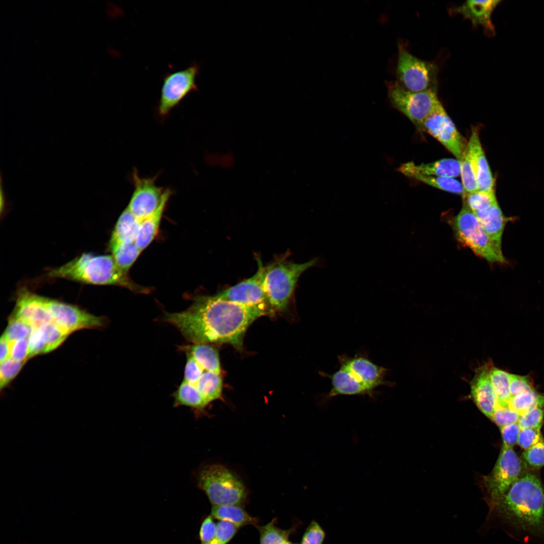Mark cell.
<instances>
[{
  "mask_svg": "<svg viewBox=\"0 0 544 544\" xmlns=\"http://www.w3.org/2000/svg\"><path fill=\"white\" fill-rule=\"evenodd\" d=\"M268 310L266 305L249 306L215 295H201L194 297L185 310L166 313L163 319L192 344L224 343L241 349L247 328Z\"/></svg>",
  "mask_w": 544,
  "mask_h": 544,
  "instance_id": "6da1fadb",
  "label": "cell"
},
{
  "mask_svg": "<svg viewBox=\"0 0 544 544\" xmlns=\"http://www.w3.org/2000/svg\"><path fill=\"white\" fill-rule=\"evenodd\" d=\"M485 526L492 522L533 536H544V491L531 474L519 477L499 500L489 506Z\"/></svg>",
  "mask_w": 544,
  "mask_h": 544,
  "instance_id": "7a4b0ae2",
  "label": "cell"
},
{
  "mask_svg": "<svg viewBox=\"0 0 544 544\" xmlns=\"http://www.w3.org/2000/svg\"><path fill=\"white\" fill-rule=\"evenodd\" d=\"M47 275L88 284L118 286L139 293L150 290L132 281L118 266L112 255L85 253L51 269Z\"/></svg>",
  "mask_w": 544,
  "mask_h": 544,
  "instance_id": "3957f363",
  "label": "cell"
},
{
  "mask_svg": "<svg viewBox=\"0 0 544 544\" xmlns=\"http://www.w3.org/2000/svg\"><path fill=\"white\" fill-rule=\"evenodd\" d=\"M319 263L318 258L301 263L281 259L263 266V288L271 309H286L301 275Z\"/></svg>",
  "mask_w": 544,
  "mask_h": 544,
  "instance_id": "277c9868",
  "label": "cell"
},
{
  "mask_svg": "<svg viewBox=\"0 0 544 544\" xmlns=\"http://www.w3.org/2000/svg\"><path fill=\"white\" fill-rule=\"evenodd\" d=\"M197 484L214 505L239 506L246 497L242 483L221 465L213 464L203 468L198 474Z\"/></svg>",
  "mask_w": 544,
  "mask_h": 544,
  "instance_id": "5b68a950",
  "label": "cell"
},
{
  "mask_svg": "<svg viewBox=\"0 0 544 544\" xmlns=\"http://www.w3.org/2000/svg\"><path fill=\"white\" fill-rule=\"evenodd\" d=\"M456 239L479 256L490 263L506 262L503 253L494 247L477 217L464 202L459 213L451 220Z\"/></svg>",
  "mask_w": 544,
  "mask_h": 544,
  "instance_id": "8992f818",
  "label": "cell"
},
{
  "mask_svg": "<svg viewBox=\"0 0 544 544\" xmlns=\"http://www.w3.org/2000/svg\"><path fill=\"white\" fill-rule=\"evenodd\" d=\"M388 97L392 106L405 116L422 133L426 118L441 103L436 90L412 92L397 82H388Z\"/></svg>",
  "mask_w": 544,
  "mask_h": 544,
  "instance_id": "52a82bcc",
  "label": "cell"
},
{
  "mask_svg": "<svg viewBox=\"0 0 544 544\" xmlns=\"http://www.w3.org/2000/svg\"><path fill=\"white\" fill-rule=\"evenodd\" d=\"M396 75L399 84L412 92L436 90L438 69L431 61L421 59L398 44Z\"/></svg>",
  "mask_w": 544,
  "mask_h": 544,
  "instance_id": "ba28073f",
  "label": "cell"
},
{
  "mask_svg": "<svg viewBox=\"0 0 544 544\" xmlns=\"http://www.w3.org/2000/svg\"><path fill=\"white\" fill-rule=\"evenodd\" d=\"M520 459L511 447L503 445L491 473L485 478L483 492L489 506L499 500L519 478Z\"/></svg>",
  "mask_w": 544,
  "mask_h": 544,
  "instance_id": "9c48e42d",
  "label": "cell"
},
{
  "mask_svg": "<svg viewBox=\"0 0 544 544\" xmlns=\"http://www.w3.org/2000/svg\"><path fill=\"white\" fill-rule=\"evenodd\" d=\"M199 70L200 66L193 63L164 76L157 109L161 116L167 115L189 93L198 90L196 79Z\"/></svg>",
  "mask_w": 544,
  "mask_h": 544,
  "instance_id": "30bf717a",
  "label": "cell"
},
{
  "mask_svg": "<svg viewBox=\"0 0 544 544\" xmlns=\"http://www.w3.org/2000/svg\"><path fill=\"white\" fill-rule=\"evenodd\" d=\"M423 130L440 142L455 159H461L467 141L459 132L441 103L425 120Z\"/></svg>",
  "mask_w": 544,
  "mask_h": 544,
  "instance_id": "8fae6325",
  "label": "cell"
},
{
  "mask_svg": "<svg viewBox=\"0 0 544 544\" xmlns=\"http://www.w3.org/2000/svg\"><path fill=\"white\" fill-rule=\"evenodd\" d=\"M132 179L134 190L126 208L142 221L159 207L165 189L156 185V177H141L137 170L133 171Z\"/></svg>",
  "mask_w": 544,
  "mask_h": 544,
  "instance_id": "7c38bea8",
  "label": "cell"
},
{
  "mask_svg": "<svg viewBox=\"0 0 544 544\" xmlns=\"http://www.w3.org/2000/svg\"><path fill=\"white\" fill-rule=\"evenodd\" d=\"M47 305L52 321L70 334L84 328L104 326L105 319L90 314L75 306L47 298Z\"/></svg>",
  "mask_w": 544,
  "mask_h": 544,
  "instance_id": "4fadbf2b",
  "label": "cell"
},
{
  "mask_svg": "<svg viewBox=\"0 0 544 544\" xmlns=\"http://www.w3.org/2000/svg\"><path fill=\"white\" fill-rule=\"evenodd\" d=\"M338 359L340 368L348 371L374 395L378 387L391 384L386 380L387 369L374 363L366 355H343L338 356Z\"/></svg>",
  "mask_w": 544,
  "mask_h": 544,
  "instance_id": "5bb4252c",
  "label": "cell"
},
{
  "mask_svg": "<svg viewBox=\"0 0 544 544\" xmlns=\"http://www.w3.org/2000/svg\"><path fill=\"white\" fill-rule=\"evenodd\" d=\"M258 266L257 270L252 276L219 292L215 296L244 305H266L270 307L263 288L264 266L260 261H258Z\"/></svg>",
  "mask_w": 544,
  "mask_h": 544,
  "instance_id": "9a60e30c",
  "label": "cell"
},
{
  "mask_svg": "<svg viewBox=\"0 0 544 544\" xmlns=\"http://www.w3.org/2000/svg\"><path fill=\"white\" fill-rule=\"evenodd\" d=\"M47 298L36 294L23 288L19 290L12 315L38 327L52 321L47 305Z\"/></svg>",
  "mask_w": 544,
  "mask_h": 544,
  "instance_id": "2e32d148",
  "label": "cell"
},
{
  "mask_svg": "<svg viewBox=\"0 0 544 544\" xmlns=\"http://www.w3.org/2000/svg\"><path fill=\"white\" fill-rule=\"evenodd\" d=\"M488 365L478 368L470 382L471 395L476 405L487 417L492 419L497 400Z\"/></svg>",
  "mask_w": 544,
  "mask_h": 544,
  "instance_id": "e0dca14e",
  "label": "cell"
},
{
  "mask_svg": "<svg viewBox=\"0 0 544 544\" xmlns=\"http://www.w3.org/2000/svg\"><path fill=\"white\" fill-rule=\"evenodd\" d=\"M500 1H467L461 5L452 9V13L459 14L469 20L472 25L481 26L489 36L495 34L492 22V14Z\"/></svg>",
  "mask_w": 544,
  "mask_h": 544,
  "instance_id": "ac0fdd59",
  "label": "cell"
},
{
  "mask_svg": "<svg viewBox=\"0 0 544 544\" xmlns=\"http://www.w3.org/2000/svg\"><path fill=\"white\" fill-rule=\"evenodd\" d=\"M467 148L472 161L479 190H494V179L480 141L479 131L476 128L471 130Z\"/></svg>",
  "mask_w": 544,
  "mask_h": 544,
  "instance_id": "d6986e66",
  "label": "cell"
},
{
  "mask_svg": "<svg viewBox=\"0 0 544 544\" xmlns=\"http://www.w3.org/2000/svg\"><path fill=\"white\" fill-rule=\"evenodd\" d=\"M321 374L329 378L331 383L330 390L321 399L322 404L341 395H368L371 397L374 396L348 371L342 368L331 374L323 372Z\"/></svg>",
  "mask_w": 544,
  "mask_h": 544,
  "instance_id": "ffe728a7",
  "label": "cell"
},
{
  "mask_svg": "<svg viewBox=\"0 0 544 544\" xmlns=\"http://www.w3.org/2000/svg\"><path fill=\"white\" fill-rule=\"evenodd\" d=\"M398 171L406 176L412 173H417L455 178L460 175V163L458 160L453 158L442 159L420 164L409 162L401 165Z\"/></svg>",
  "mask_w": 544,
  "mask_h": 544,
  "instance_id": "44dd1931",
  "label": "cell"
},
{
  "mask_svg": "<svg viewBox=\"0 0 544 544\" xmlns=\"http://www.w3.org/2000/svg\"><path fill=\"white\" fill-rule=\"evenodd\" d=\"M473 213L494 247L502 253V238L508 219L504 216L498 202L486 210Z\"/></svg>",
  "mask_w": 544,
  "mask_h": 544,
  "instance_id": "7402d4cb",
  "label": "cell"
},
{
  "mask_svg": "<svg viewBox=\"0 0 544 544\" xmlns=\"http://www.w3.org/2000/svg\"><path fill=\"white\" fill-rule=\"evenodd\" d=\"M172 193L170 189H165L159 207L153 214L142 221L135 241V244L142 251L156 237L165 208Z\"/></svg>",
  "mask_w": 544,
  "mask_h": 544,
  "instance_id": "603a6c76",
  "label": "cell"
},
{
  "mask_svg": "<svg viewBox=\"0 0 544 544\" xmlns=\"http://www.w3.org/2000/svg\"><path fill=\"white\" fill-rule=\"evenodd\" d=\"M141 222L126 208L119 216L114 228L109 248L121 244L135 242Z\"/></svg>",
  "mask_w": 544,
  "mask_h": 544,
  "instance_id": "cb8c5ba5",
  "label": "cell"
},
{
  "mask_svg": "<svg viewBox=\"0 0 544 544\" xmlns=\"http://www.w3.org/2000/svg\"><path fill=\"white\" fill-rule=\"evenodd\" d=\"M181 350L191 354L208 370L220 374L221 368L217 351L208 344H192L180 347Z\"/></svg>",
  "mask_w": 544,
  "mask_h": 544,
  "instance_id": "d4e9b609",
  "label": "cell"
},
{
  "mask_svg": "<svg viewBox=\"0 0 544 544\" xmlns=\"http://www.w3.org/2000/svg\"><path fill=\"white\" fill-rule=\"evenodd\" d=\"M211 516L221 520L230 522L237 527L249 524L255 525L257 522L256 519L236 505H214Z\"/></svg>",
  "mask_w": 544,
  "mask_h": 544,
  "instance_id": "484cf974",
  "label": "cell"
},
{
  "mask_svg": "<svg viewBox=\"0 0 544 544\" xmlns=\"http://www.w3.org/2000/svg\"><path fill=\"white\" fill-rule=\"evenodd\" d=\"M490 377L497 400V404L508 407L511 399L509 389L510 374L498 368L490 367Z\"/></svg>",
  "mask_w": 544,
  "mask_h": 544,
  "instance_id": "4316f807",
  "label": "cell"
},
{
  "mask_svg": "<svg viewBox=\"0 0 544 544\" xmlns=\"http://www.w3.org/2000/svg\"><path fill=\"white\" fill-rule=\"evenodd\" d=\"M407 177L416 179L439 189L464 196L465 192L462 184L454 178L428 176L412 173Z\"/></svg>",
  "mask_w": 544,
  "mask_h": 544,
  "instance_id": "83f0119b",
  "label": "cell"
},
{
  "mask_svg": "<svg viewBox=\"0 0 544 544\" xmlns=\"http://www.w3.org/2000/svg\"><path fill=\"white\" fill-rule=\"evenodd\" d=\"M109 250L118 266L126 273L142 252L135 242L119 244Z\"/></svg>",
  "mask_w": 544,
  "mask_h": 544,
  "instance_id": "f1b7e54d",
  "label": "cell"
},
{
  "mask_svg": "<svg viewBox=\"0 0 544 544\" xmlns=\"http://www.w3.org/2000/svg\"><path fill=\"white\" fill-rule=\"evenodd\" d=\"M543 405L544 395L534 389L511 397L509 403V407L520 416L536 407H542Z\"/></svg>",
  "mask_w": 544,
  "mask_h": 544,
  "instance_id": "f546056e",
  "label": "cell"
},
{
  "mask_svg": "<svg viewBox=\"0 0 544 544\" xmlns=\"http://www.w3.org/2000/svg\"><path fill=\"white\" fill-rule=\"evenodd\" d=\"M38 328L45 342L46 353L56 349L69 335L53 321L44 323Z\"/></svg>",
  "mask_w": 544,
  "mask_h": 544,
  "instance_id": "4dcf8cb0",
  "label": "cell"
},
{
  "mask_svg": "<svg viewBox=\"0 0 544 544\" xmlns=\"http://www.w3.org/2000/svg\"><path fill=\"white\" fill-rule=\"evenodd\" d=\"M459 161L460 176L465 194L478 190V185L472 161L467 147Z\"/></svg>",
  "mask_w": 544,
  "mask_h": 544,
  "instance_id": "1f68e13d",
  "label": "cell"
},
{
  "mask_svg": "<svg viewBox=\"0 0 544 544\" xmlns=\"http://www.w3.org/2000/svg\"><path fill=\"white\" fill-rule=\"evenodd\" d=\"M463 198L472 212L486 210L497 203L494 190H478L465 194Z\"/></svg>",
  "mask_w": 544,
  "mask_h": 544,
  "instance_id": "d6a6232c",
  "label": "cell"
},
{
  "mask_svg": "<svg viewBox=\"0 0 544 544\" xmlns=\"http://www.w3.org/2000/svg\"><path fill=\"white\" fill-rule=\"evenodd\" d=\"M33 327L24 320L11 315L3 334L10 343L29 338Z\"/></svg>",
  "mask_w": 544,
  "mask_h": 544,
  "instance_id": "836d02e7",
  "label": "cell"
},
{
  "mask_svg": "<svg viewBox=\"0 0 544 544\" xmlns=\"http://www.w3.org/2000/svg\"><path fill=\"white\" fill-rule=\"evenodd\" d=\"M260 544H288L290 530H283L277 527L274 520L267 524L258 527Z\"/></svg>",
  "mask_w": 544,
  "mask_h": 544,
  "instance_id": "e575fe53",
  "label": "cell"
},
{
  "mask_svg": "<svg viewBox=\"0 0 544 544\" xmlns=\"http://www.w3.org/2000/svg\"><path fill=\"white\" fill-rule=\"evenodd\" d=\"M26 362L15 360L11 358L1 363L0 388H5L19 374Z\"/></svg>",
  "mask_w": 544,
  "mask_h": 544,
  "instance_id": "d590c367",
  "label": "cell"
},
{
  "mask_svg": "<svg viewBox=\"0 0 544 544\" xmlns=\"http://www.w3.org/2000/svg\"><path fill=\"white\" fill-rule=\"evenodd\" d=\"M237 528L230 522L220 521L217 524L215 536L207 544H227L236 533Z\"/></svg>",
  "mask_w": 544,
  "mask_h": 544,
  "instance_id": "8d00e7d4",
  "label": "cell"
},
{
  "mask_svg": "<svg viewBox=\"0 0 544 544\" xmlns=\"http://www.w3.org/2000/svg\"><path fill=\"white\" fill-rule=\"evenodd\" d=\"M543 410L536 407L520 416L517 422L521 429L536 428L540 429L543 422Z\"/></svg>",
  "mask_w": 544,
  "mask_h": 544,
  "instance_id": "74e56055",
  "label": "cell"
},
{
  "mask_svg": "<svg viewBox=\"0 0 544 544\" xmlns=\"http://www.w3.org/2000/svg\"><path fill=\"white\" fill-rule=\"evenodd\" d=\"M520 415L516 411L508 407H501L498 404L493 413L492 420L500 428L517 423Z\"/></svg>",
  "mask_w": 544,
  "mask_h": 544,
  "instance_id": "f35d334b",
  "label": "cell"
},
{
  "mask_svg": "<svg viewBox=\"0 0 544 544\" xmlns=\"http://www.w3.org/2000/svg\"><path fill=\"white\" fill-rule=\"evenodd\" d=\"M509 389L511 398L534 389L528 376L512 374H510Z\"/></svg>",
  "mask_w": 544,
  "mask_h": 544,
  "instance_id": "ab89813d",
  "label": "cell"
},
{
  "mask_svg": "<svg viewBox=\"0 0 544 544\" xmlns=\"http://www.w3.org/2000/svg\"><path fill=\"white\" fill-rule=\"evenodd\" d=\"M543 441L540 429L526 428L521 429L518 435L517 444L522 448L526 450L537 443Z\"/></svg>",
  "mask_w": 544,
  "mask_h": 544,
  "instance_id": "60d3db41",
  "label": "cell"
},
{
  "mask_svg": "<svg viewBox=\"0 0 544 544\" xmlns=\"http://www.w3.org/2000/svg\"><path fill=\"white\" fill-rule=\"evenodd\" d=\"M525 462L530 466L539 467L544 465V442L537 443L522 454Z\"/></svg>",
  "mask_w": 544,
  "mask_h": 544,
  "instance_id": "b9f144b4",
  "label": "cell"
},
{
  "mask_svg": "<svg viewBox=\"0 0 544 544\" xmlns=\"http://www.w3.org/2000/svg\"><path fill=\"white\" fill-rule=\"evenodd\" d=\"M29 359L37 355L46 353V347L38 327H33L28 338Z\"/></svg>",
  "mask_w": 544,
  "mask_h": 544,
  "instance_id": "7bdbcfd3",
  "label": "cell"
},
{
  "mask_svg": "<svg viewBox=\"0 0 544 544\" xmlns=\"http://www.w3.org/2000/svg\"><path fill=\"white\" fill-rule=\"evenodd\" d=\"M325 533L315 521H312L303 535L302 544H322Z\"/></svg>",
  "mask_w": 544,
  "mask_h": 544,
  "instance_id": "ee69618b",
  "label": "cell"
},
{
  "mask_svg": "<svg viewBox=\"0 0 544 544\" xmlns=\"http://www.w3.org/2000/svg\"><path fill=\"white\" fill-rule=\"evenodd\" d=\"M207 161L211 165L227 169L234 165L235 159L234 155L229 152H220L210 154Z\"/></svg>",
  "mask_w": 544,
  "mask_h": 544,
  "instance_id": "f6af8a7d",
  "label": "cell"
},
{
  "mask_svg": "<svg viewBox=\"0 0 544 544\" xmlns=\"http://www.w3.org/2000/svg\"><path fill=\"white\" fill-rule=\"evenodd\" d=\"M10 358L18 361L26 362L29 359L28 338L11 343Z\"/></svg>",
  "mask_w": 544,
  "mask_h": 544,
  "instance_id": "bcb514c9",
  "label": "cell"
},
{
  "mask_svg": "<svg viewBox=\"0 0 544 544\" xmlns=\"http://www.w3.org/2000/svg\"><path fill=\"white\" fill-rule=\"evenodd\" d=\"M503 445L512 448L516 443L521 429L517 423L500 428Z\"/></svg>",
  "mask_w": 544,
  "mask_h": 544,
  "instance_id": "7dc6e473",
  "label": "cell"
},
{
  "mask_svg": "<svg viewBox=\"0 0 544 544\" xmlns=\"http://www.w3.org/2000/svg\"><path fill=\"white\" fill-rule=\"evenodd\" d=\"M216 526L211 515L205 519L199 533L201 544H207L213 539L216 532Z\"/></svg>",
  "mask_w": 544,
  "mask_h": 544,
  "instance_id": "c3c4849f",
  "label": "cell"
},
{
  "mask_svg": "<svg viewBox=\"0 0 544 544\" xmlns=\"http://www.w3.org/2000/svg\"><path fill=\"white\" fill-rule=\"evenodd\" d=\"M11 343L3 334L0 341V362L1 363L10 357Z\"/></svg>",
  "mask_w": 544,
  "mask_h": 544,
  "instance_id": "681fc988",
  "label": "cell"
},
{
  "mask_svg": "<svg viewBox=\"0 0 544 544\" xmlns=\"http://www.w3.org/2000/svg\"><path fill=\"white\" fill-rule=\"evenodd\" d=\"M207 405H206V406H207ZM174 406L175 407H176V406H177V407H178V406H180V405H179L177 404H176V403L175 402V401H174ZM206 406L205 407H204L203 408H202V409H199V410H193V409H192V410H193V411H194V412H201V411H202L203 410H204V409H205V407H206Z\"/></svg>",
  "mask_w": 544,
  "mask_h": 544,
  "instance_id": "f907efd6",
  "label": "cell"
},
{
  "mask_svg": "<svg viewBox=\"0 0 544 544\" xmlns=\"http://www.w3.org/2000/svg\"><path fill=\"white\" fill-rule=\"evenodd\" d=\"M288 544H293V543H290V542H289L288 543Z\"/></svg>",
  "mask_w": 544,
  "mask_h": 544,
  "instance_id": "816d5d0a",
  "label": "cell"
}]
</instances>
